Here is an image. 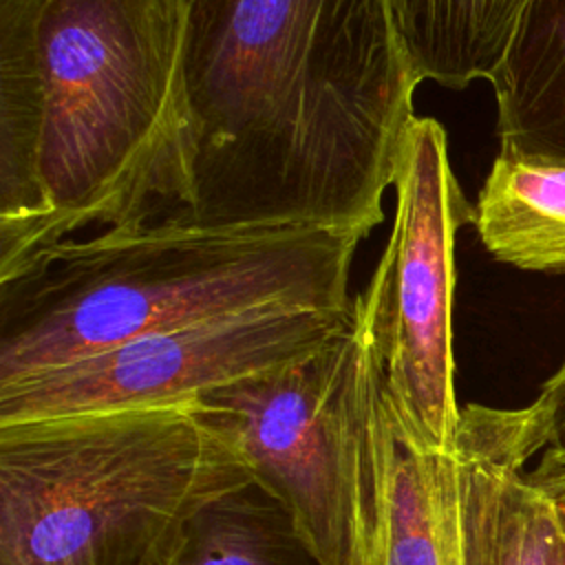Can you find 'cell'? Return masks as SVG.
Wrapping results in <instances>:
<instances>
[{
	"mask_svg": "<svg viewBox=\"0 0 565 565\" xmlns=\"http://www.w3.org/2000/svg\"><path fill=\"white\" fill-rule=\"evenodd\" d=\"M417 82L463 90L501 68L530 0H391Z\"/></svg>",
	"mask_w": 565,
	"mask_h": 565,
	"instance_id": "11",
	"label": "cell"
},
{
	"mask_svg": "<svg viewBox=\"0 0 565 565\" xmlns=\"http://www.w3.org/2000/svg\"><path fill=\"white\" fill-rule=\"evenodd\" d=\"M254 477L194 406L0 424V565H166Z\"/></svg>",
	"mask_w": 565,
	"mask_h": 565,
	"instance_id": "4",
	"label": "cell"
},
{
	"mask_svg": "<svg viewBox=\"0 0 565 565\" xmlns=\"http://www.w3.org/2000/svg\"><path fill=\"white\" fill-rule=\"evenodd\" d=\"M545 448L534 404L461 408L455 444L463 565H550L554 505L525 470Z\"/></svg>",
	"mask_w": 565,
	"mask_h": 565,
	"instance_id": "8",
	"label": "cell"
},
{
	"mask_svg": "<svg viewBox=\"0 0 565 565\" xmlns=\"http://www.w3.org/2000/svg\"><path fill=\"white\" fill-rule=\"evenodd\" d=\"M490 84L501 146L565 157V0H530Z\"/></svg>",
	"mask_w": 565,
	"mask_h": 565,
	"instance_id": "12",
	"label": "cell"
},
{
	"mask_svg": "<svg viewBox=\"0 0 565 565\" xmlns=\"http://www.w3.org/2000/svg\"><path fill=\"white\" fill-rule=\"evenodd\" d=\"M289 512L320 565H371L384 516L386 397L377 353L351 324L318 351L196 404Z\"/></svg>",
	"mask_w": 565,
	"mask_h": 565,
	"instance_id": "5",
	"label": "cell"
},
{
	"mask_svg": "<svg viewBox=\"0 0 565 565\" xmlns=\"http://www.w3.org/2000/svg\"><path fill=\"white\" fill-rule=\"evenodd\" d=\"M166 565H320L289 512L256 483L207 503Z\"/></svg>",
	"mask_w": 565,
	"mask_h": 565,
	"instance_id": "13",
	"label": "cell"
},
{
	"mask_svg": "<svg viewBox=\"0 0 565 565\" xmlns=\"http://www.w3.org/2000/svg\"><path fill=\"white\" fill-rule=\"evenodd\" d=\"M417 84L391 0H185L183 128L157 221L366 236Z\"/></svg>",
	"mask_w": 565,
	"mask_h": 565,
	"instance_id": "1",
	"label": "cell"
},
{
	"mask_svg": "<svg viewBox=\"0 0 565 565\" xmlns=\"http://www.w3.org/2000/svg\"><path fill=\"white\" fill-rule=\"evenodd\" d=\"M371 565H463L455 452L422 448L391 417L384 516Z\"/></svg>",
	"mask_w": 565,
	"mask_h": 565,
	"instance_id": "10",
	"label": "cell"
},
{
	"mask_svg": "<svg viewBox=\"0 0 565 565\" xmlns=\"http://www.w3.org/2000/svg\"><path fill=\"white\" fill-rule=\"evenodd\" d=\"M472 225L494 260L565 274V157L501 146Z\"/></svg>",
	"mask_w": 565,
	"mask_h": 565,
	"instance_id": "9",
	"label": "cell"
},
{
	"mask_svg": "<svg viewBox=\"0 0 565 565\" xmlns=\"http://www.w3.org/2000/svg\"><path fill=\"white\" fill-rule=\"evenodd\" d=\"M353 320L347 309H260L150 333L0 386V424L82 413L192 406L203 395L296 362Z\"/></svg>",
	"mask_w": 565,
	"mask_h": 565,
	"instance_id": "7",
	"label": "cell"
},
{
	"mask_svg": "<svg viewBox=\"0 0 565 565\" xmlns=\"http://www.w3.org/2000/svg\"><path fill=\"white\" fill-rule=\"evenodd\" d=\"M534 479L543 486V490L550 494L556 512L565 521V463H561L554 455L545 450L541 463L532 470Z\"/></svg>",
	"mask_w": 565,
	"mask_h": 565,
	"instance_id": "15",
	"label": "cell"
},
{
	"mask_svg": "<svg viewBox=\"0 0 565 565\" xmlns=\"http://www.w3.org/2000/svg\"><path fill=\"white\" fill-rule=\"evenodd\" d=\"M545 433V448L565 463V360L545 380L539 397L532 402Z\"/></svg>",
	"mask_w": 565,
	"mask_h": 565,
	"instance_id": "14",
	"label": "cell"
},
{
	"mask_svg": "<svg viewBox=\"0 0 565 565\" xmlns=\"http://www.w3.org/2000/svg\"><path fill=\"white\" fill-rule=\"evenodd\" d=\"M362 238L154 221L53 243L0 280V386L150 333L260 309H347Z\"/></svg>",
	"mask_w": 565,
	"mask_h": 565,
	"instance_id": "3",
	"label": "cell"
},
{
	"mask_svg": "<svg viewBox=\"0 0 565 565\" xmlns=\"http://www.w3.org/2000/svg\"><path fill=\"white\" fill-rule=\"evenodd\" d=\"M393 188V230L353 313L377 353L391 424L426 450L455 452L461 419L452 355L455 243L475 221V207L450 168L437 119L408 124Z\"/></svg>",
	"mask_w": 565,
	"mask_h": 565,
	"instance_id": "6",
	"label": "cell"
},
{
	"mask_svg": "<svg viewBox=\"0 0 565 565\" xmlns=\"http://www.w3.org/2000/svg\"><path fill=\"white\" fill-rule=\"evenodd\" d=\"M550 497V494H547ZM552 501V499H550ZM554 505V503H552ZM554 516H556V527H554V536H552V547H550V565H565V521L561 519V514L554 508Z\"/></svg>",
	"mask_w": 565,
	"mask_h": 565,
	"instance_id": "16",
	"label": "cell"
},
{
	"mask_svg": "<svg viewBox=\"0 0 565 565\" xmlns=\"http://www.w3.org/2000/svg\"><path fill=\"white\" fill-rule=\"evenodd\" d=\"M185 0H0V280L90 225L157 221Z\"/></svg>",
	"mask_w": 565,
	"mask_h": 565,
	"instance_id": "2",
	"label": "cell"
}]
</instances>
